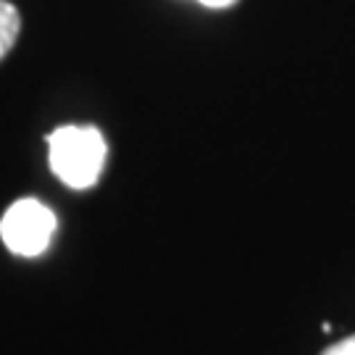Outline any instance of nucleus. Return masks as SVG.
<instances>
[{
    "mask_svg": "<svg viewBox=\"0 0 355 355\" xmlns=\"http://www.w3.org/2000/svg\"><path fill=\"white\" fill-rule=\"evenodd\" d=\"M19 29H21V19L16 6L8 0H0V61L8 55L16 40H19Z\"/></svg>",
    "mask_w": 355,
    "mask_h": 355,
    "instance_id": "obj_3",
    "label": "nucleus"
},
{
    "mask_svg": "<svg viewBox=\"0 0 355 355\" xmlns=\"http://www.w3.org/2000/svg\"><path fill=\"white\" fill-rule=\"evenodd\" d=\"M53 232H55V216L48 205H42L35 198L16 200L0 218V237L6 248L24 258L45 253L53 240Z\"/></svg>",
    "mask_w": 355,
    "mask_h": 355,
    "instance_id": "obj_2",
    "label": "nucleus"
},
{
    "mask_svg": "<svg viewBox=\"0 0 355 355\" xmlns=\"http://www.w3.org/2000/svg\"><path fill=\"white\" fill-rule=\"evenodd\" d=\"M198 3H203L208 8H229V6H234L237 0H198Z\"/></svg>",
    "mask_w": 355,
    "mask_h": 355,
    "instance_id": "obj_5",
    "label": "nucleus"
},
{
    "mask_svg": "<svg viewBox=\"0 0 355 355\" xmlns=\"http://www.w3.org/2000/svg\"><path fill=\"white\" fill-rule=\"evenodd\" d=\"M324 355H355V334L343 340V343L331 345L329 350H324Z\"/></svg>",
    "mask_w": 355,
    "mask_h": 355,
    "instance_id": "obj_4",
    "label": "nucleus"
},
{
    "mask_svg": "<svg viewBox=\"0 0 355 355\" xmlns=\"http://www.w3.org/2000/svg\"><path fill=\"white\" fill-rule=\"evenodd\" d=\"M53 174L66 187L87 190L105 166V140L95 127H61L48 137Z\"/></svg>",
    "mask_w": 355,
    "mask_h": 355,
    "instance_id": "obj_1",
    "label": "nucleus"
}]
</instances>
